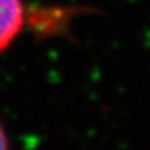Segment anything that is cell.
I'll use <instances>...</instances> for the list:
<instances>
[{"label":"cell","mask_w":150,"mask_h":150,"mask_svg":"<svg viewBox=\"0 0 150 150\" xmlns=\"http://www.w3.org/2000/svg\"><path fill=\"white\" fill-rule=\"evenodd\" d=\"M82 7H64V6H39L32 7L27 13V22L32 32L40 39L49 36L64 35L76 14L83 13Z\"/></svg>","instance_id":"6da1fadb"},{"label":"cell","mask_w":150,"mask_h":150,"mask_svg":"<svg viewBox=\"0 0 150 150\" xmlns=\"http://www.w3.org/2000/svg\"><path fill=\"white\" fill-rule=\"evenodd\" d=\"M27 21L22 0H0V53L11 46Z\"/></svg>","instance_id":"7a4b0ae2"},{"label":"cell","mask_w":150,"mask_h":150,"mask_svg":"<svg viewBox=\"0 0 150 150\" xmlns=\"http://www.w3.org/2000/svg\"><path fill=\"white\" fill-rule=\"evenodd\" d=\"M8 147H10V139L4 129V125L0 121V150H6Z\"/></svg>","instance_id":"3957f363"}]
</instances>
